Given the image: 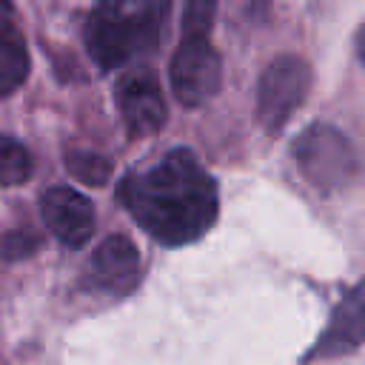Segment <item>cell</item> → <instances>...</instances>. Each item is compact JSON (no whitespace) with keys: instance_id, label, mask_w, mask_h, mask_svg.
<instances>
[{"instance_id":"1","label":"cell","mask_w":365,"mask_h":365,"mask_svg":"<svg viewBox=\"0 0 365 365\" xmlns=\"http://www.w3.org/2000/svg\"><path fill=\"white\" fill-rule=\"evenodd\" d=\"M120 200L137 225L163 245L200 240L220 211L217 185L188 148H174L148 171L125 177Z\"/></svg>"},{"instance_id":"2","label":"cell","mask_w":365,"mask_h":365,"mask_svg":"<svg viewBox=\"0 0 365 365\" xmlns=\"http://www.w3.org/2000/svg\"><path fill=\"white\" fill-rule=\"evenodd\" d=\"M168 0H97L86 46L100 68H117L125 60L154 48Z\"/></svg>"},{"instance_id":"3","label":"cell","mask_w":365,"mask_h":365,"mask_svg":"<svg viewBox=\"0 0 365 365\" xmlns=\"http://www.w3.org/2000/svg\"><path fill=\"white\" fill-rule=\"evenodd\" d=\"M294 157L302 177L322 191L339 188L356 171V157L351 143L339 128L325 123H314L297 137Z\"/></svg>"},{"instance_id":"4","label":"cell","mask_w":365,"mask_h":365,"mask_svg":"<svg viewBox=\"0 0 365 365\" xmlns=\"http://www.w3.org/2000/svg\"><path fill=\"white\" fill-rule=\"evenodd\" d=\"M311 86V68L297 54L274 57L257 86V117L268 131L282 128L302 106Z\"/></svg>"},{"instance_id":"5","label":"cell","mask_w":365,"mask_h":365,"mask_svg":"<svg viewBox=\"0 0 365 365\" xmlns=\"http://www.w3.org/2000/svg\"><path fill=\"white\" fill-rule=\"evenodd\" d=\"M220 54L211 48L208 37H182L171 57V88L182 106L208 103L222 83Z\"/></svg>"},{"instance_id":"6","label":"cell","mask_w":365,"mask_h":365,"mask_svg":"<svg viewBox=\"0 0 365 365\" xmlns=\"http://www.w3.org/2000/svg\"><path fill=\"white\" fill-rule=\"evenodd\" d=\"M114 103L134 137L154 134L165 123V100L151 68H125L114 86Z\"/></svg>"},{"instance_id":"7","label":"cell","mask_w":365,"mask_h":365,"mask_svg":"<svg viewBox=\"0 0 365 365\" xmlns=\"http://www.w3.org/2000/svg\"><path fill=\"white\" fill-rule=\"evenodd\" d=\"M40 214L46 228L68 248H80L88 242L94 231V205L88 197L68 185L48 188L40 200Z\"/></svg>"},{"instance_id":"8","label":"cell","mask_w":365,"mask_h":365,"mask_svg":"<svg viewBox=\"0 0 365 365\" xmlns=\"http://www.w3.org/2000/svg\"><path fill=\"white\" fill-rule=\"evenodd\" d=\"M137 274H140L137 245L123 234H111L91 254L86 282L103 294H125L137 282Z\"/></svg>"},{"instance_id":"9","label":"cell","mask_w":365,"mask_h":365,"mask_svg":"<svg viewBox=\"0 0 365 365\" xmlns=\"http://www.w3.org/2000/svg\"><path fill=\"white\" fill-rule=\"evenodd\" d=\"M359 342H365V279L336 308V314L319 342V351L339 354V351L356 348Z\"/></svg>"},{"instance_id":"10","label":"cell","mask_w":365,"mask_h":365,"mask_svg":"<svg viewBox=\"0 0 365 365\" xmlns=\"http://www.w3.org/2000/svg\"><path fill=\"white\" fill-rule=\"evenodd\" d=\"M29 74L26 40L9 20H0V97L14 94Z\"/></svg>"},{"instance_id":"11","label":"cell","mask_w":365,"mask_h":365,"mask_svg":"<svg viewBox=\"0 0 365 365\" xmlns=\"http://www.w3.org/2000/svg\"><path fill=\"white\" fill-rule=\"evenodd\" d=\"M31 177V157L9 134H0V185H20Z\"/></svg>"},{"instance_id":"12","label":"cell","mask_w":365,"mask_h":365,"mask_svg":"<svg viewBox=\"0 0 365 365\" xmlns=\"http://www.w3.org/2000/svg\"><path fill=\"white\" fill-rule=\"evenodd\" d=\"M66 171L74 180L100 188L111 180V160H106L103 154H94V151H68L66 154Z\"/></svg>"},{"instance_id":"13","label":"cell","mask_w":365,"mask_h":365,"mask_svg":"<svg viewBox=\"0 0 365 365\" xmlns=\"http://www.w3.org/2000/svg\"><path fill=\"white\" fill-rule=\"evenodd\" d=\"M217 0H182V37H208Z\"/></svg>"},{"instance_id":"14","label":"cell","mask_w":365,"mask_h":365,"mask_svg":"<svg viewBox=\"0 0 365 365\" xmlns=\"http://www.w3.org/2000/svg\"><path fill=\"white\" fill-rule=\"evenodd\" d=\"M37 245H40V240L31 231H11L0 242V257L3 259H23V257L34 254Z\"/></svg>"},{"instance_id":"15","label":"cell","mask_w":365,"mask_h":365,"mask_svg":"<svg viewBox=\"0 0 365 365\" xmlns=\"http://www.w3.org/2000/svg\"><path fill=\"white\" fill-rule=\"evenodd\" d=\"M356 51H359V60L365 63V26H362L359 34H356Z\"/></svg>"},{"instance_id":"16","label":"cell","mask_w":365,"mask_h":365,"mask_svg":"<svg viewBox=\"0 0 365 365\" xmlns=\"http://www.w3.org/2000/svg\"><path fill=\"white\" fill-rule=\"evenodd\" d=\"M9 9H11V0H0V14H9Z\"/></svg>"}]
</instances>
